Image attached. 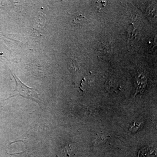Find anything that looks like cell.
Segmentation results:
<instances>
[{
    "instance_id": "obj_1",
    "label": "cell",
    "mask_w": 157,
    "mask_h": 157,
    "mask_svg": "<svg viewBox=\"0 0 157 157\" xmlns=\"http://www.w3.org/2000/svg\"><path fill=\"white\" fill-rule=\"evenodd\" d=\"M12 76L15 80L16 86L14 92L8 99L16 96H21L23 98L35 101L39 104L36 99L34 98L36 96L38 95V94L36 92V90L23 83L15 74H12Z\"/></svg>"
},
{
    "instance_id": "obj_2",
    "label": "cell",
    "mask_w": 157,
    "mask_h": 157,
    "mask_svg": "<svg viewBox=\"0 0 157 157\" xmlns=\"http://www.w3.org/2000/svg\"><path fill=\"white\" fill-rule=\"evenodd\" d=\"M156 154V149L151 147H147L139 150L137 157H155Z\"/></svg>"
},
{
    "instance_id": "obj_3",
    "label": "cell",
    "mask_w": 157,
    "mask_h": 157,
    "mask_svg": "<svg viewBox=\"0 0 157 157\" xmlns=\"http://www.w3.org/2000/svg\"><path fill=\"white\" fill-rule=\"evenodd\" d=\"M141 124V123H139L136 122H135L134 124L131 126L130 127L129 130L131 132H136L138 129H139V127H140Z\"/></svg>"
}]
</instances>
